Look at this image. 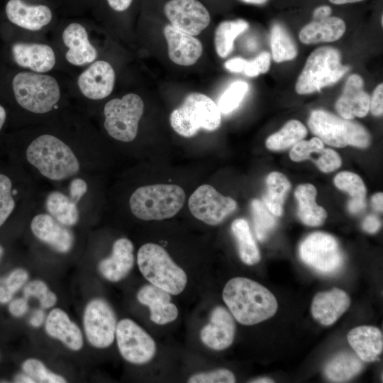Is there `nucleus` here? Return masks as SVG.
<instances>
[{
  "label": "nucleus",
  "mask_w": 383,
  "mask_h": 383,
  "mask_svg": "<svg viewBox=\"0 0 383 383\" xmlns=\"http://www.w3.org/2000/svg\"><path fill=\"white\" fill-rule=\"evenodd\" d=\"M89 138L35 133L23 144L21 164L38 185L57 186L82 175L98 176L103 150Z\"/></svg>",
  "instance_id": "nucleus-1"
},
{
  "label": "nucleus",
  "mask_w": 383,
  "mask_h": 383,
  "mask_svg": "<svg viewBox=\"0 0 383 383\" xmlns=\"http://www.w3.org/2000/svg\"><path fill=\"white\" fill-rule=\"evenodd\" d=\"M223 299L233 316L251 326L273 316L278 304L275 296L261 284L246 277H234L225 285Z\"/></svg>",
  "instance_id": "nucleus-2"
},
{
  "label": "nucleus",
  "mask_w": 383,
  "mask_h": 383,
  "mask_svg": "<svg viewBox=\"0 0 383 383\" xmlns=\"http://www.w3.org/2000/svg\"><path fill=\"white\" fill-rule=\"evenodd\" d=\"M185 197L183 189L176 184L142 186L130 195L128 206L138 219L160 221L177 214L182 208Z\"/></svg>",
  "instance_id": "nucleus-3"
},
{
  "label": "nucleus",
  "mask_w": 383,
  "mask_h": 383,
  "mask_svg": "<svg viewBox=\"0 0 383 383\" xmlns=\"http://www.w3.org/2000/svg\"><path fill=\"white\" fill-rule=\"evenodd\" d=\"M137 264L143 276L151 284L170 294L182 293L187 283L184 270L177 265L162 246L148 243L137 253Z\"/></svg>",
  "instance_id": "nucleus-4"
},
{
  "label": "nucleus",
  "mask_w": 383,
  "mask_h": 383,
  "mask_svg": "<svg viewBox=\"0 0 383 383\" xmlns=\"http://www.w3.org/2000/svg\"><path fill=\"white\" fill-rule=\"evenodd\" d=\"M14 96L24 110L35 115H43L58 109L60 86L50 75L21 72L12 82Z\"/></svg>",
  "instance_id": "nucleus-5"
},
{
  "label": "nucleus",
  "mask_w": 383,
  "mask_h": 383,
  "mask_svg": "<svg viewBox=\"0 0 383 383\" xmlns=\"http://www.w3.org/2000/svg\"><path fill=\"white\" fill-rule=\"evenodd\" d=\"M173 130L185 138H191L201 130L213 131L221 123V111L218 105L208 96L192 92L182 104L172 111L170 116Z\"/></svg>",
  "instance_id": "nucleus-6"
},
{
  "label": "nucleus",
  "mask_w": 383,
  "mask_h": 383,
  "mask_svg": "<svg viewBox=\"0 0 383 383\" xmlns=\"http://www.w3.org/2000/svg\"><path fill=\"white\" fill-rule=\"evenodd\" d=\"M311 131L326 144L344 148H367L370 143L368 131L360 123L339 118L323 110H314L308 121Z\"/></svg>",
  "instance_id": "nucleus-7"
},
{
  "label": "nucleus",
  "mask_w": 383,
  "mask_h": 383,
  "mask_svg": "<svg viewBox=\"0 0 383 383\" xmlns=\"http://www.w3.org/2000/svg\"><path fill=\"white\" fill-rule=\"evenodd\" d=\"M349 70L341 63L339 51L332 47H320L313 50L298 77L296 91L307 94L331 85L340 79Z\"/></svg>",
  "instance_id": "nucleus-8"
},
{
  "label": "nucleus",
  "mask_w": 383,
  "mask_h": 383,
  "mask_svg": "<svg viewBox=\"0 0 383 383\" xmlns=\"http://www.w3.org/2000/svg\"><path fill=\"white\" fill-rule=\"evenodd\" d=\"M143 111V101L135 94L113 99L104 107V128L112 139L123 143H131L137 137Z\"/></svg>",
  "instance_id": "nucleus-9"
},
{
  "label": "nucleus",
  "mask_w": 383,
  "mask_h": 383,
  "mask_svg": "<svg viewBox=\"0 0 383 383\" xmlns=\"http://www.w3.org/2000/svg\"><path fill=\"white\" fill-rule=\"evenodd\" d=\"M301 260L323 274H333L344 262V257L336 239L330 234L315 232L309 235L299 245Z\"/></svg>",
  "instance_id": "nucleus-10"
},
{
  "label": "nucleus",
  "mask_w": 383,
  "mask_h": 383,
  "mask_svg": "<svg viewBox=\"0 0 383 383\" xmlns=\"http://www.w3.org/2000/svg\"><path fill=\"white\" fill-rule=\"evenodd\" d=\"M27 218L30 234L36 240L59 254L72 252L76 244L73 228L60 223L35 202Z\"/></svg>",
  "instance_id": "nucleus-11"
},
{
  "label": "nucleus",
  "mask_w": 383,
  "mask_h": 383,
  "mask_svg": "<svg viewBox=\"0 0 383 383\" xmlns=\"http://www.w3.org/2000/svg\"><path fill=\"white\" fill-rule=\"evenodd\" d=\"M84 330L89 343L96 348L109 347L116 337L117 319L111 305L104 299H91L83 315Z\"/></svg>",
  "instance_id": "nucleus-12"
},
{
  "label": "nucleus",
  "mask_w": 383,
  "mask_h": 383,
  "mask_svg": "<svg viewBox=\"0 0 383 383\" xmlns=\"http://www.w3.org/2000/svg\"><path fill=\"white\" fill-rule=\"evenodd\" d=\"M116 338L120 354L130 363L146 364L155 355L156 344L152 338L130 318L117 323Z\"/></svg>",
  "instance_id": "nucleus-13"
},
{
  "label": "nucleus",
  "mask_w": 383,
  "mask_h": 383,
  "mask_svg": "<svg viewBox=\"0 0 383 383\" xmlns=\"http://www.w3.org/2000/svg\"><path fill=\"white\" fill-rule=\"evenodd\" d=\"M38 187L29 172L18 184L8 174L0 172V228L16 209L29 213Z\"/></svg>",
  "instance_id": "nucleus-14"
},
{
  "label": "nucleus",
  "mask_w": 383,
  "mask_h": 383,
  "mask_svg": "<svg viewBox=\"0 0 383 383\" xmlns=\"http://www.w3.org/2000/svg\"><path fill=\"white\" fill-rule=\"evenodd\" d=\"M192 214L210 226L221 223L237 208V202L220 194L209 184L199 186L191 195L188 203Z\"/></svg>",
  "instance_id": "nucleus-15"
},
{
  "label": "nucleus",
  "mask_w": 383,
  "mask_h": 383,
  "mask_svg": "<svg viewBox=\"0 0 383 383\" xmlns=\"http://www.w3.org/2000/svg\"><path fill=\"white\" fill-rule=\"evenodd\" d=\"M164 13L172 26L192 35H199L211 21L209 11L198 0H169Z\"/></svg>",
  "instance_id": "nucleus-16"
},
{
  "label": "nucleus",
  "mask_w": 383,
  "mask_h": 383,
  "mask_svg": "<svg viewBox=\"0 0 383 383\" xmlns=\"http://www.w3.org/2000/svg\"><path fill=\"white\" fill-rule=\"evenodd\" d=\"M115 72L106 61L92 63L77 79L81 93L87 99L100 100L107 97L113 91Z\"/></svg>",
  "instance_id": "nucleus-17"
},
{
  "label": "nucleus",
  "mask_w": 383,
  "mask_h": 383,
  "mask_svg": "<svg viewBox=\"0 0 383 383\" xmlns=\"http://www.w3.org/2000/svg\"><path fill=\"white\" fill-rule=\"evenodd\" d=\"M235 333V324L231 313L218 306L212 310L209 323L201 330L200 338L206 346L218 351L232 345Z\"/></svg>",
  "instance_id": "nucleus-18"
},
{
  "label": "nucleus",
  "mask_w": 383,
  "mask_h": 383,
  "mask_svg": "<svg viewBox=\"0 0 383 383\" xmlns=\"http://www.w3.org/2000/svg\"><path fill=\"white\" fill-rule=\"evenodd\" d=\"M134 262L133 243L128 238L121 237L113 242L111 254L99 261L98 270L106 280L117 282L130 273Z\"/></svg>",
  "instance_id": "nucleus-19"
},
{
  "label": "nucleus",
  "mask_w": 383,
  "mask_h": 383,
  "mask_svg": "<svg viewBox=\"0 0 383 383\" xmlns=\"http://www.w3.org/2000/svg\"><path fill=\"white\" fill-rule=\"evenodd\" d=\"M364 81L356 74L347 79L342 94L335 103L337 112L345 119L365 116L369 110L370 97L363 89Z\"/></svg>",
  "instance_id": "nucleus-20"
},
{
  "label": "nucleus",
  "mask_w": 383,
  "mask_h": 383,
  "mask_svg": "<svg viewBox=\"0 0 383 383\" xmlns=\"http://www.w3.org/2000/svg\"><path fill=\"white\" fill-rule=\"evenodd\" d=\"M164 35L168 46L170 59L177 65H194L201 56V43L194 35L181 31L171 24L164 28Z\"/></svg>",
  "instance_id": "nucleus-21"
},
{
  "label": "nucleus",
  "mask_w": 383,
  "mask_h": 383,
  "mask_svg": "<svg viewBox=\"0 0 383 383\" xmlns=\"http://www.w3.org/2000/svg\"><path fill=\"white\" fill-rule=\"evenodd\" d=\"M292 161L301 162L310 159L323 172H331L342 165L340 156L331 148H325L323 141L317 137L296 143L289 152Z\"/></svg>",
  "instance_id": "nucleus-22"
},
{
  "label": "nucleus",
  "mask_w": 383,
  "mask_h": 383,
  "mask_svg": "<svg viewBox=\"0 0 383 383\" xmlns=\"http://www.w3.org/2000/svg\"><path fill=\"white\" fill-rule=\"evenodd\" d=\"M137 299L149 308L150 318L155 323L165 325L178 316V309L170 301V294L153 284L143 286L137 293Z\"/></svg>",
  "instance_id": "nucleus-23"
},
{
  "label": "nucleus",
  "mask_w": 383,
  "mask_h": 383,
  "mask_svg": "<svg viewBox=\"0 0 383 383\" xmlns=\"http://www.w3.org/2000/svg\"><path fill=\"white\" fill-rule=\"evenodd\" d=\"M350 299L348 294L338 288L318 292L311 304V314L323 326L334 323L349 308Z\"/></svg>",
  "instance_id": "nucleus-24"
},
{
  "label": "nucleus",
  "mask_w": 383,
  "mask_h": 383,
  "mask_svg": "<svg viewBox=\"0 0 383 383\" xmlns=\"http://www.w3.org/2000/svg\"><path fill=\"white\" fill-rule=\"evenodd\" d=\"M14 62L20 67L37 73L51 70L55 65V55L49 45L40 43H16L11 48Z\"/></svg>",
  "instance_id": "nucleus-25"
},
{
  "label": "nucleus",
  "mask_w": 383,
  "mask_h": 383,
  "mask_svg": "<svg viewBox=\"0 0 383 383\" xmlns=\"http://www.w3.org/2000/svg\"><path fill=\"white\" fill-rule=\"evenodd\" d=\"M6 13L13 24L33 31L48 25L52 17L47 6L28 5L23 0H9L6 5Z\"/></svg>",
  "instance_id": "nucleus-26"
},
{
  "label": "nucleus",
  "mask_w": 383,
  "mask_h": 383,
  "mask_svg": "<svg viewBox=\"0 0 383 383\" xmlns=\"http://www.w3.org/2000/svg\"><path fill=\"white\" fill-rule=\"evenodd\" d=\"M64 44L69 48L66 60L72 65L82 66L92 62L97 57L96 48L91 44L83 26L72 23L63 31Z\"/></svg>",
  "instance_id": "nucleus-27"
},
{
  "label": "nucleus",
  "mask_w": 383,
  "mask_h": 383,
  "mask_svg": "<svg viewBox=\"0 0 383 383\" xmlns=\"http://www.w3.org/2000/svg\"><path fill=\"white\" fill-rule=\"evenodd\" d=\"M47 334L73 351L81 350L84 340L79 326L72 321L67 313L58 308L52 309L45 323Z\"/></svg>",
  "instance_id": "nucleus-28"
},
{
  "label": "nucleus",
  "mask_w": 383,
  "mask_h": 383,
  "mask_svg": "<svg viewBox=\"0 0 383 383\" xmlns=\"http://www.w3.org/2000/svg\"><path fill=\"white\" fill-rule=\"evenodd\" d=\"M348 340L355 354L365 362H373L383 350L382 331L371 326H357L350 330Z\"/></svg>",
  "instance_id": "nucleus-29"
},
{
  "label": "nucleus",
  "mask_w": 383,
  "mask_h": 383,
  "mask_svg": "<svg viewBox=\"0 0 383 383\" xmlns=\"http://www.w3.org/2000/svg\"><path fill=\"white\" fill-rule=\"evenodd\" d=\"M346 26L343 19L328 16L315 20L306 25L299 32V40L304 44L333 42L340 39L344 34Z\"/></svg>",
  "instance_id": "nucleus-30"
},
{
  "label": "nucleus",
  "mask_w": 383,
  "mask_h": 383,
  "mask_svg": "<svg viewBox=\"0 0 383 383\" xmlns=\"http://www.w3.org/2000/svg\"><path fill=\"white\" fill-rule=\"evenodd\" d=\"M316 188L308 183L299 185L294 192L298 202L297 215L301 221L309 226H319L327 218L326 211L316 202Z\"/></svg>",
  "instance_id": "nucleus-31"
},
{
  "label": "nucleus",
  "mask_w": 383,
  "mask_h": 383,
  "mask_svg": "<svg viewBox=\"0 0 383 383\" xmlns=\"http://www.w3.org/2000/svg\"><path fill=\"white\" fill-rule=\"evenodd\" d=\"M362 368L361 359L356 354L342 352L326 364L324 373L331 382H344L359 374Z\"/></svg>",
  "instance_id": "nucleus-32"
},
{
  "label": "nucleus",
  "mask_w": 383,
  "mask_h": 383,
  "mask_svg": "<svg viewBox=\"0 0 383 383\" xmlns=\"http://www.w3.org/2000/svg\"><path fill=\"white\" fill-rule=\"evenodd\" d=\"M337 188L347 192L350 196L348 208L350 213H357L365 208L366 187L361 177L353 172L343 171L334 178Z\"/></svg>",
  "instance_id": "nucleus-33"
},
{
  "label": "nucleus",
  "mask_w": 383,
  "mask_h": 383,
  "mask_svg": "<svg viewBox=\"0 0 383 383\" xmlns=\"http://www.w3.org/2000/svg\"><path fill=\"white\" fill-rule=\"evenodd\" d=\"M291 183L287 177L279 172H272L266 178V192L263 201L270 211L277 216L283 213V206Z\"/></svg>",
  "instance_id": "nucleus-34"
},
{
  "label": "nucleus",
  "mask_w": 383,
  "mask_h": 383,
  "mask_svg": "<svg viewBox=\"0 0 383 383\" xmlns=\"http://www.w3.org/2000/svg\"><path fill=\"white\" fill-rule=\"evenodd\" d=\"M231 231L240 260L248 265L257 264L260 260V252L248 221L244 218L235 219L231 224Z\"/></svg>",
  "instance_id": "nucleus-35"
},
{
  "label": "nucleus",
  "mask_w": 383,
  "mask_h": 383,
  "mask_svg": "<svg viewBox=\"0 0 383 383\" xmlns=\"http://www.w3.org/2000/svg\"><path fill=\"white\" fill-rule=\"evenodd\" d=\"M306 135V128L301 122L291 120L280 131L270 135L265 141V145L270 150H283L302 140Z\"/></svg>",
  "instance_id": "nucleus-36"
},
{
  "label": "nucleus",
  "mask_w": 383,
  "mask_h": 383,
  "mask_svg": "<svg viewBox=\"0 0 383 383\" xmlns=\"http://www.w3.org/2000/svg\"><path fill=\"white\" fill-rule=\"evenodd\" d=\"M248 28V23L242 19L221 22L216 28L214 45L218 55L227 57L232 51L235 38Z\"/></svg>",
  "instance_id": "nucleus-37"
},
{
  "label": "nucleus",
  "mask_w": 383,
  "mask_h": 383,
  "mask_svg": "<svg viewBox=\"0 0 383 383\" xmlns=\"http://www.w3.org/2000/svg\"><path fill=\"white\" fill-rule=\"evenodd\" d=\"M270 44L273 60L277 62L292 60L297 55L293 39L280 24H274L272 27Z\"/></svg>",
  "instance_id": "nucleus-38"
},
{
  "label": "nucleus",
  "mask_w": 383,
  "mask_h": 383,
  "mask_svg": "<svg viewBox=\"0 0 383 383\" xmlns=\"http://www.w3.org/2000/svg\"><path fill=\"white\" fill-rule=\"evenodd\" d=\"M251 211L257 238L259 240L264 241L276 226L274 215L259 199L252 201Z\"/></svg>",
  "instance_id": "nucleus-39"
},
{
  "label": "nucleus",
  "mask_w": 383,
  "mask_h": 383,
  "mask_svg": "<svg viewBox=\"0 0 383 383\" xmlns=\"http://www.w3.org/2000/svg\"><path fill=\"white\" fill-rule=\"evenodd\" d=\"M248 91V84L242 80L235 81L223 92L218 101L221 113H229L235 110Z\"/></svg>",
  "instance_id": "nucleus-40"
},
{
  "label": "nucleus",
  "mask_w": 383,
  "mask_h": 383,
  "mask_svg": "<svg viewBox=\"0 0 383 383\" xmlns=\"http://www.w3.org/2000/svg\"><path fill=\"white\" fill-rule=\"evenodd\" d=\"M25 374L38 382L43 383H64L66 379L60 374L50 371L39 360L29 358L22 365Z\"/></svg>",
  "instance_id": "nucleus-41"
},
{
  "label": "nucleus",
  "mask_w": 383,
  "mask_h": 383,
  "mask_svg": "<svg viewBox=\"0 0 383 383\" xmlns=\"http://www.w3.org/2000/svg\"><path fill=\"white\" fill-rule=\"evenodd\" d=\"M23 296L37 298L43 309H50L55 305L57 296L51 292L45 282L40 279H34L27 283L23 287Z\"/></svg>",
  "instance_id": "nucleus-42"
},
{
  "label": "nucleus",
  "mask_w": 383,
  "mask_h": 383,
  "mask_svg": "<svg viewBox=\"0 0 383 383\" xmlns=\"http://www.w3.org/2000/svg\"><path fill=\"white\" fill-rule=\"evenodd\" d=\"M235 382V377L233 373L227 369L196 373L188 379L189 383H233Z\"/></svg>",
  "instance_id": "nucleus-43"
},
{
  "label": "nucleus",
  "mask_w": 383,
  "mask_h": 383,
  "mask_svg": "<svg viewBox=\"0 0 383 383\" xmlns=\"http://www.w3.org/2000/svg\"><path fill=\"white\" fill-rule=\"evenodd\" d=\"M271 57L267 52H262L254 60L247 61L243 70L244 73L249 77H256L265 73L270 66Z\"/></svg>",
  "instance_id": "nucleus-44"
},
{
  "label": "nucleus",
  "mask_w": 383,
  "mask_h": 383,
  "mask_svg": "<svg viewBox=\"0 0 383 383\" xmlns=\"http://www.w3.org/2000/svg\"><path fill=\"white\" fill-rule=\"evenodd\" d=\"M28 273L23 268H16L9 273L1 284L12 296L28 281Z\"/></svg>",
  "instance_id": "nucleus-45"
},
{
  "label": "nucleus",
  "mask_w": 383,
  "mask_h": 383,
  "mask_svg": "<svg viewBox=\"0 0 383 383\" xmlns=\"http://www.w3.org/2000/svg\"><path fill=\"white\" fill-rule=\"evenodd\" d=\"M370 109L374 116H381L383 113V84H379L373 91L370 99Z\"/></svg>",
  "instance_id": "nucleus-46"
},
{
  "label": "nucleus",
  "mask_w": 383,
  "mask_h": 383,
  "mask_svg": "<svg viewBox=\"0 0 383 383\" xmlns=\"http://www.w3.org/2000/svg\"><path fill=\"white\" fill-rule=\"evenodd\" d=\"M28 309V299L24 296L11 301L9 306L10 313L15 317L23 316L27 312Z\"/></svg>",
  "instance_id": "nucleus-47"
},
{
  "label": "nucleus",
  "mask_w": 383,
  "mask_h": 383,
  "mask_svg": "<svg viewBox=\"0 0 383 383\" xmlns=\"http://www.w3.org/2000/svg\"><path fill=\"white\" fill-rule=\"evenodd\" d=\"M381 223L379 218L374 215L367 216L362 222V228L369 233H374L380 228Z\"/></svg>",
  "instance_id": "nucleus-48"
},
{
  "label": "nucleus",
  "mask_w": 383,
  "mask_h": 383,
  "mask_svg": "<svg viewBox=\"0 0 383 383\" xmlns=\"http://www.w3.org/2000/svg\"><path fill=\"white\" fill-rule=\"evenodd\" d=\"M247 60L240 57H234L227 60L224 65L226 70L231 72H243Z\"/></svg>",
  "instance_id": "nucleus-49"
},
{
  "label": "nucleus",
  "mask_w": 383,
  "mask_h": 383,
  "mask_svg": "<svg viewBox=\"0 0 383 383\" xmlns=\"http://www.w3.org/2000/svg\"><path fill=\"white\" fill-rule=\"evenodd\" d=\"M133 0H107L110 7L116 11H123L129 8Z\"/></svg>",
  "instance_id": "nucleus-50"
},
{
  "label": "nucleus",
  "mask_w": 383,
  "mask_h": 383,
  "mask_svg": "<svg viewBox=\"0 0 383 383\" xmlns=\"http://www.w3.org/2000/svg\"><path fill=\"white\" fill-rule=\"evenodd\" d=\"M331 8L328 6H321L317 7L313 13V17L315 20H321L330 16L331 13Z\"/></svg>",
  "instance_id": "nucleus-51"
},
{
  "label": "nucleus",
  "mask_w": 383,
  "mask_h": 383,
  "mask_svg": "<svg viewBox=\"0 0 383 383\" xmlns=\"http://www.w3.org/2000/svg\"><path fill=\"white\" fill-rule=\"evenodd\" d=\"M44 318L45 313L43 310L35 311L30 318V324L35 328L39 327L42 325Z\"/></svg>",
  "instance_id": "nucleus-52"
},
{
  "label": "nucleus",
  "mask_w": 383,
  "mask_h": 383,
  "mask_svg": "<svg viewBox=\"0 0 383 383\" xmlns=\"http://www.w3.org/2000/svg\"><path fill=\"white\" fill-rule=\"evenodd\" d=\"M371 204L374 210L382 212L383 193L378 192L374 194L371 199Z\"/></svg>",
  "instance_id": "nucleus-53"
},
{
  "label": "nucleus",
  "mask_w": 383,
  "mask_h": 383,
  "mask_svg": "<svg viewBox=\"0 0 383 383\" xmlns=\"http://www.w3.org/2000/svg\"><path fill=\"white\" fill-rule=\"evenodd\" d=\"M12 298L13 296L9 294L2 285H0V303L6 304L9 302Z\"/></svg>",
  "instance_id": "nucleus-54"
},
{
  "label": "nucleus",
  "mask_w": 383,
  "mask_h": 383,
  "mask_svg": "<svg viewBox=\"0 0 383 383\" xmlns=\"http://www.w3.org/2000/svg\"><path fill=\"white\" fill-rule=\"evenodd\" d=\"M15 382H21V383H30V382H35L34 379L28 376V374H20L16 376L14 379Z\"/></svg>",
  "instance_id": "nucleus-55"
},
{
  "label": "nucleus",
  "mask_w": 383,
  "mask_h": 383,
  "mask_svg": "<svg viewBox=\"0 0 383 383\" xmlns=\"http://www.w3.org/2000/svg\"><path fill=\"white\" fill-rule=\"evenodd\" d=\"M6 119V111L4 106L0 104V131L2 129Z\"/></svg>",
  "instance_id": "nucleus-56"
},
{
  "label": "nucleus",
  "mask_w": 383,
  "mask_h": 383,
  "mask_svg": "<svg viewBox=\"0 0 383 383\" xmlns=\"http://www.w3.org/2000/svg\"><path fill=\"white\" fill-rule=\"evenodd\" d=\"M331 3L335 4H348V3H356L360 2L365 0H329Z\"/></svg>",
  "instance_id": "nucleus-57"
},
{
  "label": "nucleus",
  "mask_w": 383,
  "mask_h": 383,
  "mask_svg": "<svg viewBox=\"0 0 383 383\" xmlns=\"http://www.w3.org/2000/svg\"><path fill=\"white\" fill-rule=\"evenodd\" d=\"M251 382L269 383V382H274V381L272 379H270L267 377H260V378L255 379L253 381H251Z\"/></svg>",
  "instance_id": "nucleus-58"
},
{
  "label": "nucleus",
  "mask_w": 383,
  "mask_h": 383,
  "mask_svg": "<svg viewBox=\"0 0 383 383\" xmlns=\"http://www.w3.org/2000/svg\"><path fill=\"white\" fill-rule=\"evenodd\" d=\"M243 2L251 4L260 5L266 3L268 0H240Z\"/></svg>",
  "instance_id": "nucleus-59"
},
{
  "label": "nucleus",
  "mask_w": 383,
  "mask_h": 383,
  "mask_svg": "<svg viewBox=\"0 0 383 383\" xmlns=\"http://www.w3.org/2000/svg\"><path fill=\"white\" fill-rule=\"evenodd\" d=\"M4 252V247L2 246V245L0 244V259H1V257L3 256Z\"/></svg>",
  "instance_id": "nucleus-60"
}]
</instances>
